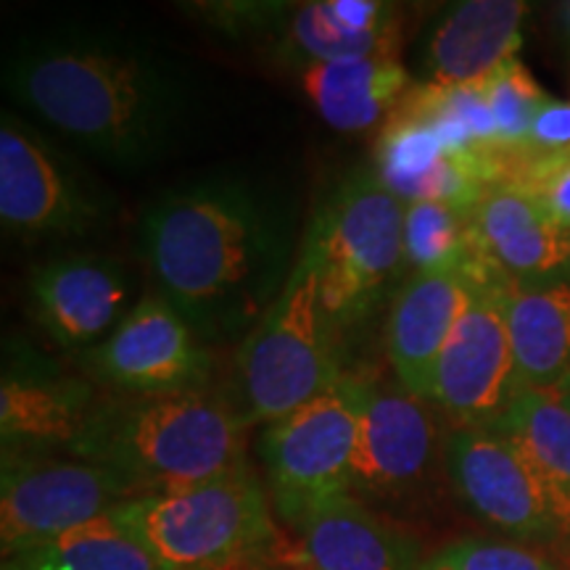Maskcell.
Returning <instances> with one entry per match:
<instances>
[{
	"label": "cell",
	"mask_w": 570,
	"mask_h": 570,
	"mask_svg": "<svg viewBox=\"0 0 570 570\" xmlns=\"http://www.w3.org/2000/svg\"><path fill=\"white\" fill-rule=\"evenodd\" d=\"M142 248L161 294L202 338L252 333L283 294L291 223L244 180H206L156 198Z\"/></svg>",
	"instance_id": "obj_1"
},
{
	"label": "cell",
	"mask_w": 570,
	"mask_h": 570,
	"mask_svg": "<svg viewBox=\"0 0 570 570\" xmlns=\"http://www.w3.org/2000/svg\"><path fill=\"white\" fill-rule=\"evenodd\" d=\"M6 85L27 109L114 167L159 159L188 90L164 56L92 32H59L9 56Z\"/></svg>",
	"instance_id": "obj_2"
},
{
	"label": "cell",
	"mask_w": 570,
	"mask_h": 570,
	"mask_svg": "<svg viewBox=\"0 0 570 570\" xmlns=\"http://www.w3.org/2000/svg\"><path fill=\"white\" fill-rule=\"evenodd\" d=\"M246 428V417L209 391H161L96 407L71 449L122 475L140 499L248 465Z\"/></svg>",
	"instance_id": "obj_3"
},
{
	"label": "cell",
	"mask_w": 570,
	"mask_h": 570,
	"mask_svg": "<svg viewBox=\"0 0 570 570\" xmlns=\"http://www.w3.org/2000/svg\"><path fill=\"white\" fill-rule=\"evenodd\" d=\"M117 512L167 570H217L283 541L248 465L196 487L132 499Z\"/></svg>",
	"instance_id": "obj_4"
},
{
	"label": "cell",
	"mask_w": 570,
	"mask_h": 570,
	"mask_svg": "<svg viewBox=\"0 0 570 570\" xmlns=\"http://www.w3.org/2000/svg\"><path fill=\"white\" fill-rule=\"evenodd\" d=\"M327 323L317 267L302 248L283 294L262 323L246 333L235 356L240 415L248 425H273L344 377L333 356Z\"/></svg>",
	"instance_id": "obj_5"
},
{
	"label": "cell",
	"mask_w": 570,
	"mask_h": 570,
	"mask_svg": "<svg viewBox=\"0 0 570 570\" xmlns=\"http://www.w3.org/2000/svg\"><path fill=\"white\" fill-rule=\"evenodd\" d=\"M404 209L373 169L346 180L317 214L304 252L317 267L327 317L365 315L404 269Z\"/></svg>",
	"instance_id": "obj_6"
},
{
	"label": "cell",
	"mask_w": 570,
	"mask_h": 570,
	"mask_svg": "<svg viewBox=\"0 0 570 570\" xmlns=\"http://www.w3.org/2000/svg\"><path fill=\"white\" fill-rule=\"evenodd\" d=\"M360 410L362 383L341 377L323 396L267 425L262 460L283 520L294 523L325 499L348 494Z\"/></svg>",
	"instance_id": "obj_7"
},
{
	"label": "cell",
	"mask_w": 570,
	"mask_h": 570,
	"mask_svg": "<svg viewBox=\"0 0 570 570\" xmlns=\"http://www.w3.org/2000/svg\"><path fill=\"white\" fill-rule=\"evenodd\" d=\"M138 499L111 468L90 460L30 458L3 449L0 547L3 560L51 544L71 529Z\"/></svg>",
	"instance_id": "obj_8"
},
{
	"label": "cell",
	"mask_w": 570,
	"mask_h": 570,
	"mask_svg": "<svg viewBox=\"0 0 570 570\" xmlns=\"http://www.w3.org/2000/svg\"><path fill=\"white\" fill-rule=\"evenodd\" d=\"M444 473L460 502L491 529L520 541L568 544L558 499L529 454L499 428H452L444 446Z\"/></svg>",
	"instance_id": "obj_9"
},
{
	"label": "cell",
	"mask_w": 570,
	"mask_h": 570,
	"mask_svg": "<svg viewBox=\"0 0 570 570\" xmlns=\"http://www.w3.org/2000/svg\"><path fill=\"white\" fill-rule=\"evenodd\" d=\"M362 383L360 441L352 465V487L362 502L407 504L433 487L436 468L444 465L446 439L425 399L407 389Z\"/></svg>",
	"instance_id": "obj_10"
},
{
	"label": "cell",
	"mask_w": 570,
	"mask_h": 570,
	"mask_svg": "<svg viewBox=\"0 0 570 570\" xmlns=\"http://www.w3.org/2000/svg\"><path fill=\"white\" fill-rule=\"evenodd\" d=\"M470 298L433 373L431 404L454 428L497 425L518 396L499 277H468Z\"/></svg>",
	"instance_id": "obj_11"
},
{
	"label": "cell",
	"mask_w": 570,
	"mask_h": 570,
	"mask_svg": "<svg viewBox=\"0 0 570 570\" xmlns=\"http://www.w3.org/2000/svg\"><path fill=\"white\" fill-rule=\"evenodd\" d=\"M96 370L106 381L142 394L202 389L209 354L194 325L164 296L135 304L96 348Z\"/></svg>",
	"instance_id": "obj_12"
},
{
	"label": "cell",
	"mask_w": 570,
	"mask_h": 570,
	"mask_svg": "<svg viewBox=\"0 0 570 570\" xmlns=\"http://www.w3.org/2000/svg\"><path fill=\"white\" fill-rule=\"evenodd\" d=\"M473 238L481 267L504 283L544 285L568 275L570 230L520 185L497 183L481 196Z\"/></svg>",
	"instance_id": "obj_13"
},
{
	"label": "cell",
	"mask_w": 570,
	"mask_h": 570,
	"mask_svg": "<svg viewBox=\"0 0 570 570\" xmlns=\"http://www.w3.org/2000/svg\"><path fill=\"white\" fill-rule=\"evenodd\" d=\"M491 148L462 151L428 125L391 111L377 142L375 175L404 204L444 202L473 209L497 185Z\"/></svg>",
	"instance_id": "obj_14"
},
{
	"label": "cell",
	"mask_w": 570,
	"mask_h": 570,
	"mask_svg": "<svg viewBox=\"0 0 570 570\" xmlns=\"http://www.w3.org/2000/svg\"><path fill=\"white\" fill-rule=\"evenodd\" d=\"M304 570H423V547L407 525L338 494L291 523Z\"/></svg>",
	"instance_id": "obj_15"
},
{
	"label": "cell",
	"mask_w": 570,
	"mask_h": 570,
	"mask_svg": "<svg viewBox=\"0 0 570 570\" xmlns=\"http://www.w3.org/2000/svg\"><path fill=\"white\" fill-rule=\"evenodd\" d=\"M96 217L63 161L30 130L0 127V219L13 233H80Z\"/></svg>",
	"instance_id": "obj_16"
},
{
	"label": "cell",
	"mask_w": 570,
	"mask_h": 570,
	"mask_svg": "<svg viewBox=\"0 0 570 570\" xmlns=\"http://www.w3.org/2000/svg\"><path fill=\"white\" fill-rule=\"evenodd\" d=\"M35 312L63 346H88L109 338L127 317L130 281L117 262L104 256H63L48 262L30 283Z\"/></svg>",
	"instance_id": "obj_17"
},
{
	"label": "cell",
	"mask_w": 570,
	"mask_h": 570,
	"mask_svg": "<svg viewBox=\"0 0 570 570\" xmlns=\"http://www.w3.org/2000/svg\"><path fill=\"white\" fill-rule=\"evenodd\" d=\"M465 273L412 275L399 291L386 325V348L399 386L431 404L433 373L454 325L465 312Z\"/></svg>",
	"instance_id": "obj_18"
},
{
	"label": "cell",
	"mask_w": 570,
	"mask_h": 570,
	"mask_svg": "<svg viewBox=\"0 0 570 570\" xmlns=\"http://www.w3.org/2000/svg\"><path fill=\"white\" fill-rule=\"evenodd\" d=\"M525 17L529 3L520 0H465L454 6L428 40V85H475L518 59Z\"/></svg>",
	"instance_id": "obj_19"
},
{
	"label": "cell",
	"mask_w": 570,
	"mask_h": 570,
	"mask_svg": "<svg viewBox=\"0 0 570 570\" xmlns=\"http://www.w3.org/2000/svg\"><path fill=\"white\" fill-rule=\"evenodd\" d=\"M515 356V389L558 394L570 375V283L515 285L499 281Z\"/></svg>",
	"instance_id": "obj_20"
},
{
	"label": "cell",
	"mask_w": 570,
	"mask_h": 570,
	"mask_svg": "<svg viewBox=\"0 0 570 570\" xmlns=\"http://www.w3.org/2000/svg\"><path fill=\"white\" fill-rule=\"evenodd\" d=\"M302 85L320 117L341 132H362L386 122L415 88L396 56L309 63L302 69Z\"/></svg>",
	"instance_id": "obj_21"
},
{
	"label": "cell",
	"mask_w": 570,
	"mask_h": 570,
	"mask_svg": "<svg viewBox=\"0 0 570 570\" xmlns=\"http://www.w3.org/2000/svg\"><path fill=\"white\" fill-rule=\"evenodd\" d=\"M80 383L6 375L0 386V436L6 446L75 444L92 415Z\"/></svg>",
	"instance_id": "obj_22"
},
{
	"label": "cell",
	"mask_w": 570,
	"mask_h": 570,
	"mask_svg": "<svg viewBox=\"0 0 570 570\" xmlns=\"http://www.w3.org/2000/svg\"><path fill=\"white\" fill-rule=\"evenodd\" d=\"M529 454L558 499L570 544V410L550 391H523L494 425Z\"/></svg>",
	"instance_id": "obj_23"
},
{
	"label": "cell",
	"mask_w": 570,
	"mask_h": 570,
	"mask_svg": "<svg viewBox=\"0 0 570 570\" xmlns=\"http://www.w3.org/2000/svg\"><path fill=\"white\" fill-rule=\"evenodd\" d=\"M473 209L444 202H415L404 209V269L412 275L470 273L479 267Z\"/></svg>",
	"instance_id": "obj_24"
},
{
	"label": "cell",
	"mask_w": 570,
	"mask_h": 570,
	"mask_svg": "<svg viewBox=\"0 0 570 570\" xmlns=\"http://www.w3.org/2000/svg\"><path fill=\"white\" fill-rule=\"evenodd\" d=\"M21 554L51 570H167L117 510Z\"/></svg>",
	"instance_id": "obj_25"
},
{
	"label": "cell",
	"mask_w": 570,
	"mask_h": 570,
	"mask_svg": "<svg viewBox=\"0 0 570 570\" xmlns=\"http://www.w3.org/2000/svg\"><path fill=\"white\" fill-rule=\"evenodd\" d=\"M285 51L296 56L304 67L323 61L365 59V56H396L402 48L399 35H360L333 17L331 3H302L288 11L283 27Z\"/></svg>",
	"instance_id": "obj_26"
},
{
	"label": "cell",
	"mask_w": 570,
	"mask_h": 570,
	"mask_svg": "<svg viewBox=\"0 0 570 570\" xmlns=\"http://www.w3.org/2000/svg\"><path fill=\"white\" fill-rule=\"evenodd\" d=\"M483 90L499 132V146L504 148L523 146L537 114L552 101L520 59L508 61L487 77Z\"/></svg>",
	"instance_id": "obj_27"
},
{
	"label": "cell",
	"mask_w": 570,
	"mask_h": 570,
	"mask_svg": "<svg viewBox=\"0 0 570 570\" xmlns=\"http://www.w3.org/2000/svg\"><path fill=\"white\" fill-rule=\"evenodd\" d=\"M423 570H562L550 554L499 539H458L425 558Z\"/></svg>",
	"instance_id": "obj_28"
},
{
	"label": "cell",
	"mask_w": 570,
	"mask_h": 570,
	"mask_svg": "<svg viewBox=\"0 0 570 570\" xmlns=\"http://www.w3.org/2000/svg\"><path fill=\"white\" fill-rule=\"evenodd\" d=\"M499 183H512L539 198V204L570 230V154L544 161H520L510 148L494 151Z\"/></svg>",
	"instance_id": "obj_29"
},
{
	"label": "cell",
	"mask_w": 570,
	"mask_h": 570,
	"mask_svg": "<svg viewBox=\"0 0 570 570\" xmlns=\"http://www.w3.org/2000/svg\"><path fill=\"white\" fill-rule=\"evenodd\" d=\"M520 161H544L570 154V101H550L533 119L529 140L510 148Z\"/></svg>",
	"instance_id": "obj_30"
},
{
	"label": "cell",
	"mask_w": 570,
	"mask_h": 570,
	"mask_svg": "<svg viewBox=\"0 0 570 570\" xmlns=\"http://www.w3.org/2000/svg\"><path fill=\"white\" fill-rule=\"evenodd\" d=\"M217 570H298L296 547L285 544V539H283L281 544L273 547V550L252 554V558L230 562V566L217 568Z\"/></svg>",
	"instance_id": "obj_31"
},
{
	"label": "cell",
	"mask_w": 570,
	"mask_h": 570,
	"mask_svg": "<svg viewBox=\"0 0 570 570\" xmlns=\"http://www.w3.org/2000/svg\"><path fill=\"white\" fill-rule=\"evenodd\" d=\"M558 396H560V402L566 404V407L570 410V391H566V394H558Z\"/></svg>",
	"instance_id": "obj_32"
},
{
	"label": "cell",
	"mask_w": 570,
	"mask_h": 570,
	"mask_svg": "<svg viewBox=\"0 0 570 570\" xmlns=\"http://www.w3.org/2000/svg\"><path fill=\"white\" fill-rule=\"evenodd\" d=\"M566 391H570V375H568V381H566V383H562V386H560V391H558V394H566Z\"/></svg>",
	"instance_id": "obj_33"
},
{
	"label": "cell",
	"mask_w": 570,
	"mask_h": 570,
	"mask_svg": "<svg viewBox=\"0 0 570 570\" xmlns=\"http://www.w3.org/2000/svg\"><path fill=\"white\" fill-rule=\"evenodd\" d=\"M568 275H570V267H568Z\"/></svg>",
	"instance_id": "obj_34"
}]
</instances>
